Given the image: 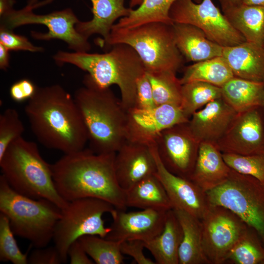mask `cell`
<instances>
[{"instance_id":"43","label":"cell","mask_w":264,"mask_h":264,"mask_svg":"<svg viewBox=\"0 0 264 264\" xmlns=\"http://www.w3.org/2000/svg\"><path fill=\"white\" fill-rule=\"evenodd\" d=\"M67 257L69 258L71 264H94L78 240L70 245L67 251Z\"/></svg>"},{"instance_id":"47","label":"cell","mask_w":264,"mask_h":264,"mask_svg":"<svg viewBox=\"0 0 264 264\" xmlns=\"http://www.w3.org/2000/svg\"><path fill=\"white\" fill-rule=\"evenodd\" d=\"M242 4L264 7V0H241Z\"/></svg>"},{"instance_id":"50","label":"cell","mask_w":264,"mask_h":264,"mask_svg":"<svg viewBox=\"0 0 264 264\" xmlns=\"http://www.w3.org/2000/svg\"><path fill=\"white\" fill-rule=\"evenodd\" d=\"M263 108L264 109V103H263Z\"/></svg>"},{"instance_id":"4","label":"cell","mask_w":264,"mask_h":264,"mask_svg":"<svg viewBox=\"0 0 264 264\" xmlns=\"http://www.w3.org/2000/svg\"><path fill=\"white\" fill-rule=\"evenodd\" d=\"M53 59L58 65L69 63L87 72L101 87L117 85L125 109L128 110L134 107L136 82L146 70L140 57L130 46L115 44L110 51L102 54L59 51Z\"/></svg>"},{"instance_id":"9","label":"cell","mask_w":264,"mask_h":264,"mask_svg":"<svg viewBox=\"0 0 264 264\" xmlns=\"http://www.w3.org/2000/svg\"><path fill=\"white\" fill-rule=\"evenodd\" d=\"M115 208L110 203L95 198H83L68 202L62 209L53 240L63 264L67 261L70 245L80 237L88 235L105 238L110 231L103 219L105 213L111 214Z\"/></svg>"},{"instance_id":"36","label":"cell","mask_w":264,"mask_h":264,"mask_svg":"<svg viewBox=\"0 0 264 264\" xmlns=\"http://www.w3.org/2000/svg\"><path fill=\"white\" fill-rule=\"evenodd\" d=\"M227 165L240 174L251 176L264 183V154L241 155L222 153Z\"/></svg>"},{"instance_id":"22","label":"cell","mask_w":264,"mask_h":264,"mask_svg":"<svg viewBox=\"0 0 264 264\" xmlns=\"http://www.w3.org/2000/svg\"><path fill=\"white\" fill-rule=\"evenodd\" d=\"M176 45L188 61L194 63L222 55L223 47L209 39L198 28L189 24L174 23Z\"/></svg>"},{"instance_id":"1","label":"cell","mask_w":264,"mask_h":264,"mask_svg":"<svg viewBox=\"0 0 264 264\" xmlns=\"http://www.w3.org/2000/svg\"><path fill=\"white\" fill-rule=\"evenodd\" d=\"M24 112L37 140L65 154L84 149L88 136L74 97L58 84L37 87Z\"/></svg>"},{"instance_id":"19","label":"cell","mask_w":264,"mask_h":264,"mask_svg":"<svg viewBox=\"0 0 264 264\" xmlns=\"http://www.w3.org/2000/svg\"><path fill=\"white\" fill-rule=\"evenodd\" d=\"M238 113L222 98L194 112L188 125L199 142L216 144L224 135Z\"/></svg>"},{"instance_id":"17","label":"cell","mask_w":264,"mask_h":264,"mask_svg":"<svg viewBox=\"0 0 264 264\" xmlns=\"http://www.w3.org/2000/svg\"><path fill=\"white\" fill-rule=\"evenodd\" d=\"M151 147L156 162L155 174L166 190L173 209L182 210L201 220L210 205L206 193L190 179L169 171L160 161L154 143Z\"/></svg>"},{"instance_id":"18","label":"cell","mask_w":264,"mask_h":264,"mask_svg":"<svg viewBox=\"0 0 264 264\" xmlns=\"http://www.w3.org/2000/svg\"><path fill=\"white\" fill-rule=\"evenodd\" d=\"M151 145L127 140L116 152L114 169L118 182L125 191L156 172Z\"/></svg>"},{"instance_id":"48","label":"cell","mask_w":264,"mask_h":264,"mask_svg":"<svg viewBox=\"0 0 264 264\" xmlns=\"http://www.w3.org/2000/svg\"><path fill=\"white\" fill-rule=\"evenodd\" d=\"M143 0H130V8H132L134 7L139 6Z\"/></svg>"},{"instance_id":"14","label":"cell","mask_w":264,"mask_h":264,"mask_svg":"<svg viewBox=\"0 0 264 264\" xmlns=\"http://www.w3.org/2000/svg\"><path fill=\"white\" fill-rule=\"evenodd\" d=\"M180 106L166 104L147 109L127 110V140L151 145L165 130L188 122Z\"/></svg>"},{"instance_id":"5","label":"cell","mask_w":264,"mask_h":264,"mask_svg":"<svg viewBox=\"0 0 264 264\" xmlns=\"http://www.w3.org/2000/svg\"><path fill=\"white\" fill-rule=\"evenodd\" d=\"M2 175L17 192L34 199H47L63 209L68 202L58 193L51 165L41 156L37 144L22 136L13 141L0 158Z\"/></svg>"},{"instance_id":"23","label":"cell","mask_w":264,"mask_h":264,"mask_svg":"<svg viewBox=\"0 0 264 264\" xmlns=\"http://www.w3.org/2000/svg\"><path fill=\"white\" fill-rule=\"evenodd\" d=\"M93 17L90 21L79 22L77 31L87 39L93 35H100L101 45L108 39L115 21L128 16L132 9L124 5V0H90Z\"/></svg>"},{"instance_id":"16","label":"cell","mask_w":264,"mask_h":264,"mask_svg":"<svg viewBox=\"0 0 264 264\" xmlns=\"http://www.w3.org/2000/svg\"><path fill=\"white\" fill-rule=\"evenodd\" d=\"M167 211L152 209L126 212L115 208L112 222L106 239L121 242L139 240L144 242L159 235L165 224Z\"/></svg>"},{"instance_id":"46","label":"cell","mask_w":264,"mask_h":264,"mask_svg":"<svg viewBox=\"0 0 264 264\" xmlns=\"http://www.w3.org/2000/svg\"><path fill=\"white\" fill-rule=\"evenodd\" d=\"M220 3L222 11L230 7L242 4L241 0H218Z\"/></svg>"},{"instance_id":"26","label":"cell","mask_w":264,"mask_h":264,"mask_svg":"<svg viewBox=\"0 0 264 264\" xmlns=\"http://www.w3.org/2000/svg\"><path fill=\"white\" fill-rule=\"evenodd\" d=\"M220 88L222 98L237 113L263 107L264 82L234 76Z\"/></svg>"},{"instance_id":"31","label":"cell","mask_w":264,"mask_h":264,"mask_svg":"<svg viewBox=\"0 0 264 264\" xmlns=\"http://www.w3.org/2000/svg\"><path fill=\"white\" fill-rule=\"evenodd\" d=\"M221 98L220 87L202 82H190L182 85L180 107L190 119L194 112Z\"/></svg>"},{"instance_id":"28","label":"cell","mask_w":264,"mask_h":264,"mask_svg":"<svg viewBox=\"0 0 264 264\" xmlns=\"http://www.w3.org/2000/svg\"><path fill=\"white\" fill-rule=\"evenodd\" d=\"M245 41L264 45V7L241 4L222 11Z\"/></svg>"},{"instance_id":"12","label":"cell","mask_w":264,"mask_h":264,"mask_svg":"<svg viewBox=\"0 0 264 264\" xmlns=\"http://www.w3.org/2000/svg\"><path fill=\"white\" fill-rule=\"evenodd\" d=\"M200 221L203 250L209 264L225 263L230 250L249 228L235 213L219 205L210 204Z\"/></svg>"},{"instance_id":"41","label":"cell","mask_w":264,"mask_h":264,"mask_svg":"<svg viewBox=\"0 0 264 264\" xmlns=\"http://www.w3.org/2000/svg\"><path fill=\"white\" fill-rule=\"evenodd\" d=\"M144 248H145L144 242L141 240H126L120 242L122 253L132 257L137 264H156L155 261L145 256Z\"/></svg>"},{"instance_id":"40","label":"cell","mask_w":264,"mask_h":264,"mask_svg":"<svg viewBox=\"0 0 264 264\" xmlns=\"http://www.w3.org/2000/svg\"><path fill=\"white\" fill-rule=\"evenodd\" d=\"M29 264H63L60 254L54 246L36 248L28 256Z\"/></svg>"},{"instance_id":"34","label":"cell","mask_w":264,"mask_h":264,"mask_svg":"<svg viewBox=\"0 0 264 264\" xmlns=\"http://www.w3.org/2000/svg\"><path fill=\"white\" fill-rule=\"evenodd\" d=\"M264 264V247L257 233L248 228L230 250L225 263Z\"/></svg>"},{"instance_id":"6","label":"cell","mask_w":264,"mask_h":264,"mask_svg":"<svg viewBox=\"0 0 264 264\" xmlns=\"http://www.w3.org/2000/svg\"><path fill=\"white\" fill-rule=\"evenodd\" d=\"M0 211L14 233L35 248L46 247L53 240L62 209L46 199H34L13 189L0 176Z\"/></svg>"},{"instance_id":"25","label":"cell","mask_w":264,"mask_h":264,"mask_svg":"<svg viewBox=\"0 0 264 264\" xmlns=\"http://www.w3.org/2000/svg\"><path fill=\"white\" fill-rule=\"evenodd\" d=\"M125 202L127 207L162 211L173 209L166 190L155 174L125 191Z\"/></svg>"},{"instance_id":"32","label":"cell","mask_w":264,"mask_h":264,"mask_svg":"<svg viewBox=\"0 0 264 264\" xmlns=\"http://www.w3.org/2000/svg\"><path fill=\"white\" fill-rule=\"evenodd\" d=\"M88 256L97 264H122L124 258L120 242L98 235H85L78 239Z\"/></svg>"},{"instance_id":"10","label":"cell","mask_w":264,"mask_h":264,"mask_svg":"<svg viewBox=\"0 0 264 264\" xmlns=\"http://www.w3.org/2000/svg\"><path fill=\"white\" fill-rule=\"evenodd\" d=\"M33 8L26 6L22 9H12L0 17V27L13 30L24 25L40 24L45 25L48 32H31L33 38L48 41L59 39L66 42L75 52H86L90 49L88 39L80 34L75 28L79 20L70 8L45 15L36 14Z\"/></svg>"},{"instance_id":"11","label":"cell","mask_w":264,"mask_h":264,"mask_svg":"<svg viewBox=\"0 0 264 264\" xmlns=\"http://www.w3.org/2000/svg\"><path fill=\"white\" fill-rule=\"evenodd\" d=\"M173 22L194 25L212 41L223 47L234 46L245 41L231 24L212 0H176L169 12Z\"/></svg>"},{"instance_id":"24","label":"cell","mask_w":264,"mask_h":264,"mask_svg":"<svg viewBox=\"0 0 264 264\" xmlns=\"http://www.w3.org/2000/svg\"><path fill=\"white\" fill-rule=\"evenodd\" d=\"M182 236L181 225L172 209L167 212L161 232L144 242L145 247L152 254L157 264H179L178 249Z\"/></svg>"},{"instance_id":"3","label":"cell","mask_w":264,"mask_h":264,"mask_svg":"<svg viewBox=\"0 0 264 264\" xmlns=\"http://www.w3.org/2000/svg\"><path fill=\"white\" fill-rule=\"evenodd\" d=\"M74 98L85 123L90 149L97 154L116 153L127 140V110L110 88L88 75Z\"/></svg>"},{"instance_id":"30","label":"cell","mask_w":264,"mask_h":264,"mask_svg":"<svg viewBox=\"0 0 264 264\" xmlns=\"http://www.w3.org/2000/svg\"><path fill=\"white\" fill-rule=\"evenodd\" d=\"M176 0H143L135 9L132 8L130 14L120 18L113 26L118 28H132L151 22L173 24L170 16L171 7ZM200 2L202 0H194Z\"/></svg>"},{"instance_id":"33","label":"cell","mask_w":264,"mask_h":264,"mask_svg":"<svg viewBox=\"0 0 264 264\" xmlns=\"http://www.w3.org/2000/svg\"><path fill=\"white\" fill-rule=\"evenodd\" d=\"M146 74L156 106L171 104L180 106L182 84L176 73L163 71Z\"/></svg>"},{"instance_id":"35","label":"cell","mask_w":264,"mask_h":264,"mask_svg":"<svg viewBox=\"0 0 264 264\" xmlns=\"http://www.w3.org/2000/svg\"><path fill=\"white\" fill-rule=\"evenodd\" d=\"M7 217L0 213V261L13 264H28L27 253L20 249Z\"/></svg>"},{"instance_id":"44","label":"cell","mask_w":264,"mask_h":264,"mask_svg":"<svg viewBox=\"0 0 264 264\" xmlns=\"http://www.w3.org/2000/svg\"><path fill=\"white\" fill-rule=\"evenodd\" d=\"M10 50L0 44V68L6 70L9 66Z\"/></svg>"},{"instance_id":"13","label":"cell","mask_w":264,"mask_h":264,"mask_svg":"<svg viewBox=\"0 0 264 264\" xmlns=\"http://www.w3.org/2000/svg\"><path fill=\"white\" fill-rule=\"evenodd\" d=\"M159 158L172 173L190 179L200 143L190 131L188 122L162 132L154 142Z\"/></svg>"},{"instance_id":"42","label":"cell","mask_w":264,"mask_h":264,"mask_svg":"<svg viewBox=\"0 0 264 264\" xmlns=\"http://www.w3.org/2000/svg\"><path fill=\"white\" fill-rule=\"evenodd\" d=\"M37 87L28 79H22L13 84L9 89V94L15 102L21 103L29 100L35 94Z\"/></svg>"},{"instance_id":"27","label":"cell","mask_w":264,"mask_h":264,"mask_svg":"<svg viewBox=\"0 0 264 264\" xmlns=\"http://www.w3.org/2000/svg\"><path fill=\"white\" fill-rule=\"evenodd\" d=\"M173 209L183 233L178 249L179 264H209L203 250L200 220L182 210Z\"/></svg>"},{"instance_id":"21","label":"cell","mask_w":264,"mask_h":264,"mask_svg":"<svg viewBox=\"0 0 264 264\" xmlns=\"http://www.w3.org/2000/svg\"><path fill=\"white\" fill-rule=\"evenodd\" d=\"M222 56L234 76L264 82V45L245 41L223 47Z\"/></svg>"},{"instance_id":"49","label":"cell","mask_w":264,"mask_h":264,"mask_svg":"<svg viewBox=\"0 0 264 264\" xmlns=\"http://www.w3.org/2000/svg\"><path fill=\"white\" fill-rule=\"evenodd\" d=\"M38 0H28L26 6L33 8V6L37 4Z\"/></svg>"},{"instance_id":"7","label":"cell","mask_w":264,"mask_h":264,"mask_svg":"<svg viewBox=\"0 0 264 264\" xmlns=\"http://www.w3.org/2000/svg\"><path fill=\"white\" fill-rule=\"evenodd\" d=\"M118 44H126L135 51L147 73H176L183 65V57L176 45L173 24L151 22L128 28L113 26L102 45Z\"/></svg>"},{"instance_id":"2","label":"cell","mask_w":264,"mask_h":264,"mask_svg":"<svg viewBox=\"0 0 264 264\" xmlns=\"http://www.w3.org/2000/svg\"><path fill=\"white\" fill-rule=\"evenodd\" d=\"M115 155L95 154L90 149L65 154L51 164L53 180L59 195L67 202L95 198L126 210L125 191L115 172Z\"/></svg>"},{"instance_id":"8","label":"cell","mask_w":264,"mask_h":264,"mask_svg":"<svg viewBox=\"0 0 264 264\" xmlns=\"http://www.w3.org/2000/svg\"><path fill=\"white\" fill-rule=\"evenodd\" d=\"M205 193L210 204L235 213L257 233L264 247V183L231 169L222 184Z\"/></svg>"},{"instance_id":"39","label":"cell","mask_w":264,"mask_h":264,"mask_svg":"<svg viewBox=\"0 0 264 264\" xmlns=\"http://www.w3.org/2000/svg\"><path fill=\"white\" fill-rule=\"evenodd\" d=\"M152 87L146 72L136 82V97L134 107L141 109H151L155 107Z\"/></svg>"},{"instance_id":"15","label":"cell","mask_w":264,"mask_h":264,"mask_svg":"<svg viewBox=\"0 0 264 264\" xmlns=\"http://www.w3.org/2000/svg\"><path fill=\"white\" fill-rule=\"evenodd\" d=\"M262 108L237 114L227 132L216 144L222 153L264 154V119Z\"/></svg>"},{"instance_id":"20","label":"cell","mask_w":264,"mask_h":264,"mask_svg":"<svg viewBox=\"0 0 264 264\" xmlns=\"http://www.w3.org/2000/svg\"><path fill=\"white\" fill-rule=\"evenodd\" d=\"M231 169L215 144L201 142L190 179L206 192L222 184Z\"/></svg>"},{"instance_id":"38","label":"cell","mask_w":264,"mask_h":264,"mask_svg":"<svg viewBox=\"0 0 264 264\" xmlns=\"http://www.w3.org/2000/svg\"><path fill=\"white\" fill-rule=\"evenodd\" d=\"M0 44L9 50L37 52L44 50L42 47L33 45L26 37L17 35L13 30L1 27H0Z\"/></svg>"},{"instance_id":"37","label":"cell","mask_w":264,"mask_h":264,"mask_svg":"<svg viewBox=\"0 0 264 264\" xmlns=\"http://www.w3.org/2000/svg\"><path fill=\"white\" fill-rule=\"evenodd\" d=\"M24 131L23 124L17 110L6 109L0 115V158L8 147L22 136Z\"/></svg>"},{"instance_id":"29","label":"cell","mask_w":264,"mask_h":264,"mask_svg":"<svg viewBox=\"0 0 264 264\" xmlns=\"http://www.w3.org/2000/svg\"><path fill=\"white\" fill-rule=\"evenodd\" d=\"M234 76L226 61L221 56L186 66L179 80L182 85L199 81L221 87Z\"/></svg>"},{"instance_id":"45","label":"cell","mask_w":264,"mask_h":264,"mask_svg":"<svg viewBox=\"0 0 264 264\" xmlns=\"http://www.w3.org/2000/svg\"><path fill=\"white\" fill-rule=\"evenodd\" d=\"M15 2V0H0V17L12 10Z\"/></svg>"}]
</instances>
